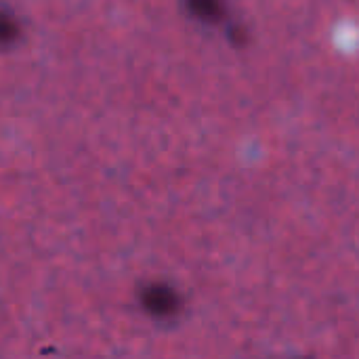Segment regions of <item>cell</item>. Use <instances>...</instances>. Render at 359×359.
<instances>
[{"instance_id":"6da1fadb","label":"cell","mask_w":359,"mask_h":359,"mask_svg":"<svg viewBox=\"0 0 359 359\" xmlns=\"http://www.w3.org/2000/svg\"><path fill=\"white\" fill-rule=\"evenodd\" d=\"M141 305L156 318H170L179 311V297L166 284H151L143 290Z\"/></svg>"},{"instance_id":"7a4b0ae2","label":"cell","mask_w":359,"mask_h":359,"mask_svg":"<svg viewBox=\"0 0 359 359\" xmlns=\"http://www.w3.org/2000/svg\"><path fill=\"white\" fill-rule=\"evenodd\" d=\"M187 11L208 23H217L225 17V2L223 0H185Z\"/></svg>"}]
</instances>
